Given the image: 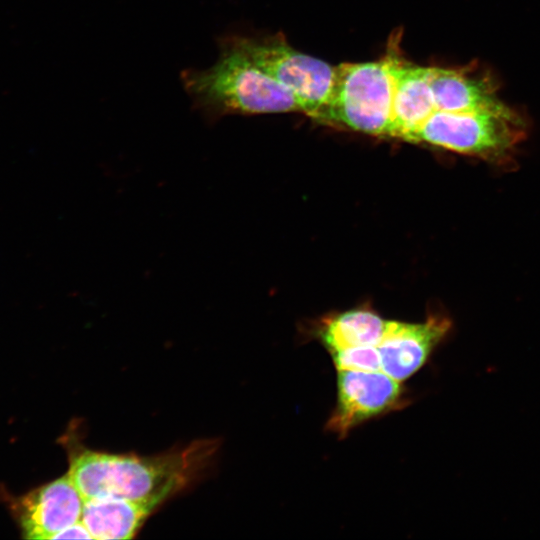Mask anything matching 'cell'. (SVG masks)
Instances as JSON below:
<instances>
[{"instance_id": "6da1fadb", "label": "cell", "mask_w": 540, "mask_h": 540, "mask_svg": "<svg viewBox=\"0 0 540 540\" xmlns=\"http://www.w3.org/2000/svg\"><path fill=\"white\" fill-rule=\"evenodd\" d=\"M216 447L213 440H199L148 457L76 450L70 456L68 476L83 499L123 498L156 508L195 480Z\"/></svg>"}, {"instance_id": "7a4b0ae2", "label": "cell", "mask_w": 540, "mask_h": 540, "mask_svg": "<svg viewBox=\"0 0 540 540\" xmlns=\"http://www.w3.org/2000/svg\"><path fill=\"white\" fill-rule=\"evenodd\" d=\"M219 57L206 69H185L182 85L193 107L209 122L232 114L299 111L286 87L259 68L228 36L218 40Z\"/></svg>"}, {"instance_id": "3957f363", "label": "cell", "mask_w": 540, "mask_h": 540, "mask_svg": "<svg viewBox=\"0 0 540 540\" xmlns=\"http://www.w3.org/2000/svg\"><path fill=\"white\" fill-rule=\"evenodd\" d=\"M398 60L394 51L378 61L335 66L330 96L315 119L362 133L388 136Z\"/></svg>"}, {"instance_id": "277c9868", "label": "cell", "mask_w": 540, "mask_h": 540, "mask_svg": "<svg viewBox=\"0 0 540 540\" xmlns=\"http://www.w3.org/2000/svg\"><path fill=\"white\" fill-rule=\"evenodd\" d=\"M525 134L524 119L503 101L492 107L470 111L435 109L409 141L495 159L506 156L524 139Z\"/></svg>"}, {"instance_id": "5b68a950", "label": "cell", "mask_w": 540, "mask_h": 540, "mask_svg": "<svg viewBox=\"0 0 540 540\" xmlns=\"http://www.w3.org/2000/svg\"><path fill=\"white\" fill-rule=\"evenodd\" d=\"M228 37L259 68L299 99L303 113L315 118L327 103L334 80V66L296 50L283 37Z\"/></svg>"}, {"instance_id": "8992f818", "label": "cell", "mask_w": 540, "mask_h": 540, "mask_svg": "<svg viewBox=\"0 0 540 540\" xmlns=\"http://www.w3.org/2000/svg\"><path fill=\"white\" fill-rule=\"evenodd\" d=\"M407 403L402 382L383 371L337 370V401L325 427L344 438L356 426Z\"/></svg>"}, {"instance_id": "52a82bcc", "label": "cell", "mask_w": 540, "mask_h": 540, "mask_svg": "<svg viewBox=\"0 0 540 540\" xmlns=\"http://www.w3.org/2000/svg\"><path fill=\"white\" fill-rule=\"evenodd\" d=\"M84 499L68 475L42 485L12 506L23 536L53 539L81 520Z\"/></svg>"}, {"instance_id": "ba28073f", "label": "cell", "mask_w": 540, "mask_h": 540, "mask_svg": "<svg viewBox=\"0 0 540 540\" xmlns=\"http://www.w3.org/2000/svg\"><path fill=\"white\" fill-rule=\"evenodd\" d=\"M451 321L434 315L421 323L388 321L383 338L376 346L381 371L403 382L415 374L446 337Z\"/></svg>"}, {"instance_id": "9c48e42d", "label": "cell", "mask_w": 540, "mask_h": 540, "mask_svg": "<svg viewBox=\"0 0 540 540\" xmlns=\"http://www.w3.org/2000/svg\"><path fill=\"white\" fill-rule=\"evenodd\" d=\"M434 110L428 67L409 64L399 58L394 73L388 136L409 140Z\"/></svg>"}, {"instance_id": "30bf717a", "label": "cell", "mask_w": 540, "mask_h": 540, "mask_svg": "<svg viewBox=\"0 0 540 540\" xmlns=\"http://www.w3.org/2000/svg\"><path fill=\"white\" fill-rule=\"evenodd\" d=\"M155 508L123 498L84 499L81 521L92 539H131Z\"/></svg>"}, {"instance_id": "8fae6325", "label": "cell", "mask_w": 540, "mask_h": 540, "mask_svg": "<svg viewBox=\"0 0 540 540\" xmlns=\"http://www.w3.org/2000/svg\"><path fill=\"white\" fill-rule=\"evenodd\" d=\"M388 320L368 309L343 312L324 323L320 339L329 352L356 346H377Z\"/></svg>"}, {"instance_id": "7c38bea8", "label": "cell", "mask_w": 540, "mask_h": 540, "mask_svg": "<svg viewBox=\"0 0 540 540\" xmlns=\"http://www.w3.org/2000/svg\"><path fill=\"white\" fill-rule=\"evenodd\" d=\"M337 370L381 371L380 355L375 346H356L331 351Z\"/></svg>"}, {"instance_id": "4fadbf2b", "label": "cell", "mask_w": 540, "mask_h": 540, "mask_svg": "<svg viewBox=\"0 0 540 540\" xmlns=\"http://www.w3.org/2000/svg\"><path fill=\"white\" fill-rule=\"evenodd\" d=\"M92 539L91 534L86 529L81 520L59 532L53 539Z\"/></svg>"}]
</instances>
